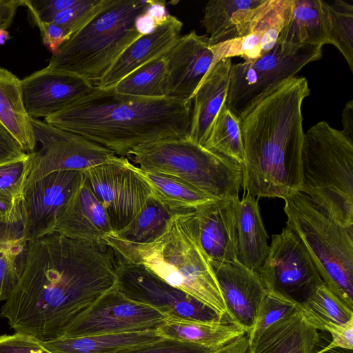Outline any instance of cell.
<instances>
[{"label":"cell","instance_id":"cell-1","mask_svg":"<svg viewBox=\"0 0 353 353\" xmlns=\"http://www.w3.org/2000/svg\"><path fill=\"white\" fill-rule=\"evenodd\" d=\"M121 263L105 240L54 233L30 241L20 278L0 316L14 333L39 342L61 338L72 322L117 285Z\"/></svg>","mask_w":353,"mask_h":353},{"label":"cell","instance_id":"cell-2","mask_svg":"<svg viewBox=\"0 0 353 353\" xmlns=\"http://www.w3.org/2000/svg\"><path fill=\"white\" fill-rule=\"evenodd\" d=\"M310 94L307 79L294 77L271 88L239 117L247 194L284 199L299 192L305 134L301 108Z\"/></svg>","mask_w":353,"mask_h":353},{"label":"cell","instance_id":"cell-3","mask_svg":"<svg viewBox=\"0 0 353 353\" xmlns=\"http://www.w3.org/2000/svg\"><path fill=\"white\" fill-rule=\"evenodd\" d=\"M192 101L122 94L94 90L44 121L79 134L128 158L139 145L189 137Z\"/></svg>","mask_w":353,"mask_h":353},{"label":"cell","instance_id":"cell-4","mask_svg":"<svg viewBox=\"0 0 353 353\" xmlns=\"http://www.w3.org/2000/svg\"><path fill=\"white\" fill-rule=\"evenodd\" d=\"M194 212L174 214L162 234L148 243H127L110 236L103 240L124 261L145 265L170 285L227 319L216 276L198 239Z\"/></svg>","mask_w":353,"mask_h":353},{"label":"cell","instance_id":"cell-5","mask_svg":"<svg viewBox=\"0 0 353 353\" xmlns=\"http://www.w3.org/2000/svg\"><path fill=\"white\" fill-rule=\"evenodd\" d=\"M299 192L323 213L353 228V140L326 121L304 134Z\"/></svg>","mask_w":353,"mask_h":353},{"label":"cell","instance_id":"cell-6","mask_svg":"<svg viewBox=\"0 0 353 353\" xmlns=\"http://www.w3.org/2000/svg\"><path fill=\"white\" fill-rule=\"evenodd\" d=\"M150 3L112 0L52 54L47 68L98 83L121 53L143 36L137 30L136 20Z\"/></svg>","mask_w":353,"mask_h":353},{"label":"cell","instance_id":"cell-7","mask_svg":"<svg viewBox=\"0 0 353 353\" xmlns=\"http://www.w3.org/2000/svg\"><path fill=\"white\" fill-rule=\"evenodd\" d=\"M286 227L299 239L325 285L353 310V228L323 213L303 194L284 199Z\"/></svg>","mask_w":353,"mask_h":353},{"label":"cell","instance_id":"cell-8","mask_svg":"<svg viewBox=\"0 0 353 353\" xmlns=\"http://www.w3.org/2000/svg\"><path fill=\"white\" fill-rule=\"evenodd\" d=\"M128 159L142 170L176 177L213 199L239 200L241 165L189 138L168 139L139 145Z\"/></svg>","mask_w":353,"mask_h":353},{"label":"cell","instance_id":"cell-9","mask_svg":"<svg viewBox=\"0 0 353 353\" xmlns=\"http://www.w3.org/2000/svg\"><path fill=\"white\" fill-rule=\"evenodd\" d=\"M322 48L303 45L274 47L263 57L231 65L225 105L238 119L256 99L278 83L294 77L307 64L321 58Z\"/></svg>","mask_w":353,"mask_h":353},{"label":"cell","instance_id":"cell-10","mask_svg":"<svg viewBox=\"0 0 353 353\" xmlns=\"http://www.w3.org/2000/svg\"><path fill=\"white\" fill-rule=\"evenodd\" d=\"M82 172L103 206L114 232L126 227L152 194L138 168L126 157L117 156Z\"/></svg>","mask_w":353,"mask_h":353},{"label":"cell","instance_id":"cell-11","mask_svg":"<svg viewBox=\"0 0 353 353\" xmlns=\"http://www.w3.org/2000/svg\"><path fill=\"white\" fill-rule=\"evenodd\" d=\"M34 136L41 148L28 153L31 168L26 186L57 171L79 170L114 159L108 148L85 137L30 118Z\"/></svg>","mask_w":353,"mask_h":353},{"label":"cell","instance_id":"cell-12","mask_svg":"<svg viewBox=\"0 0 353 353\" xmlns=\"http://www.w3.org/2000/svg\"><path fill=\"white\" fill-rule=\"evenodd\" d=\"M257 274L267 291L279 293L299 304L323 283L302 243L287 227L272 235L268 256Z\"/></svg>","mask_w":353,"mask_h":353},{"label":"cell","instance_id":"cell-13","mask_svg":"<svg viewBox=\"0 0 353 353\" xmlns=\"http://www.w3.org/2000/svg\"><path fill=\"white\" fill-rule=\"evenodd\" d=\"M117 287L129 299L154 308L165 317L208 322L227 320L142 264L122 259L117 272Z\"/></svg>","mask_w":353,"mask_h":353},{"label":"cell","instance_id":"cell-14","mask_svg":"<svg viewBox=\"0 0 353 353\" xmlns=\"http://www.w3.org/2000/svg\"><path fill=\"white\" fill-rule=\"evenodd\" d=\"M290 4L291 0H263L254 8L237 12L233 18L237 37L211 46L214 65L234 57L251 63L270 52L285 26Z\"/></svg>","mask_w":353,"mask_h":353},{"label":"cell","instance_id":"cell-15","mask_svg":"<svg viewBox=\"0 0 353 353\" xmlns=\"http://www.w3.org/2000/svg\"><path fill=\"white\" fill-rule=\"evenodd\" d=\"M165 318L154 308L129 299L116 285L72 322L62 337L155 330Z\"/></svg>","mask_w":353,"mask_h":353},{"label":"cell","instance_id":"cell-16","mask_svg":"<svg viewBox=\"0 0 353 353\" xmlns=\"http://www.w3.org/2000/svg\"><path fill=\"white\" fill-rule=\"evenodd\" d=\"M83 172H52L26 186L20 208L25 239L32 241L54 234L58 214L79 186Z\"/></svg>","mask_w":353,"mask_h":353},{"label":"cell","instance_id":"cell-17","mask_svg":"<svg viewBox=\"0 0 353 353\" xmlns=\"http://www.w3.org/2000/svg\"><path fill=\"white\" fill-rule=\"evenodd\" d=\"M94 87L79 76L47 67L21 80L26 110L31 118L37 119L63 110Z\"/></svg>","mask_w":353,"mask_h":353},{"label":"cell","instance_id":"cell-18","mask_svg":"<svg viewBox=\"0 0 353 353\" xmlns=\"http://www.w3.org/2000/svg\"><path fill=\"white\" fill-rule=\"evenodd\" d=\"M165 59L166 97L182 101H192L200 82L214 65L208 37L194 30L181 36Z\"/></svg>","mask_w":353,"mask_h":353},{"label":"cell","instance_id":"cell-19","mask_svg":"<svg viewBox=\"0 0 353 353\" xmlns=\"http://www.w3.org/2000/svg\"><path fill=\"white\" fill-rule=\"evenodd\" d=\"M211 265L226 307L227 320L248 334L267 290L257 272L237 260Z\"/></svg>","mask_w":353,"mask_h":353},{"label":"cell","instance_id":"cell-20","mask_svg":"<svg viewBox=\"0 0 353 353\" xmlns=\"http://www.w3.org/2000/svg\"><path fill=\"white\" fill-rule=\"evenodd\" d=\"M239 200L218 199L194 214L198 239L211 265L236 260V209Z\"/></svg>","mask_w":353,"mask_h":353},{"label":"cell","instance_id":"cell-21","mask_svg":"<svg viewBox=\"0 0 353 353\" xmlns=\"http://www.w3.org/2000/svg\"><path fill=\"white\" fill-rule=\"evenodd\" d=\"M183 25L178 18L168 14L152 32L129 46L96 85L101 89L112 88L136 70L165 55L181 37Z\"/></svg>","mask_w":353,"mask_h":353},{"label":"cell","instance_id":"cell-22","mask_svg":"<svg viewBox=\"0 0 353 353\" xmlns=\"http://www.w3.org/2000/svg\"><path fill=\"white\" fill-rule=\"evenodd\" d=\"M113 232L103 206L83 172L79 186L58 214L54 233L74 239L102 241Z\"/></svg>","mask_w":353,"mask_h":353},{"label":"cell","instance_id":"cell-23","mask_svg":"<svg viewBox=\"0 0 353 353\" xmlns=\"http://www.w3.org/2000/svg\"><path fill=\"white\" fill-rule=\"evenodd\" d=\"M231 59L220 60L203 78L192 99L189 139L203 146L212 123L225 104Z\"/></svg>","mask_w":353,"mask_h":353},{"label":"cell","instance_id":"cell-24","mask_svg":"<svg viewBox=\"0 0 353 353\" xmlns=\"http://www.w3.org/2000/svg\"><path fill=\"white\" fill-rule=\"evenodd\" d=\"M319 341L299 309L268 327L250 345L248 353H314Z\"/></svg>","mask_w":353,"mask_h":353},{"label":"cell","instance_id":"cell-25","mask_svg":"<svg viewBox=\"0 0 353 353\" xmlns=\"http://www.w3.org/2000/svg\"><path fill=\"white\" fill-rule=\"evenodd\" d=\"M258 199L247 194L236 209V260L247 268L258 272L265 260L270 246Z\"/></svg>","mask_w":353,"mask_h":353},{"label":"cell","instance_id":"cell-26","mask_svg":"<svg viewBox=\"0 0 353 353\" xmlns=\"http://www.w3.org/2000/svg\"><path fill=\"white\" fill-rule=\"evenodd\" d=\"M277 41L282 46L330 44L322 0H291L285 23Z\"/></svg>","mask_w":353,"mask_h":353},{"label":"cell","instance_id":"cell-27","mask_svg":"<svg viewBox=\"0 0 353 353\" xmlns=\"http://www.w3.org/2000/svg\"><path fill=\"white\" fill-rule=\"evenodd\" d=\"M161 338L198 344L219 349L247 332L227 320L219 322L201 321L166 317L155 329Z\"/></svg>","mask_w":353,"mask_h":353},{"label":"cell","instance_id":"cell-28","mask_svg":"<svg viewBox=\"0 0 353 353\" xmlns=\"http://www.w3.org/2000/svg\"><path fill=\"white\" fill-rule=\"evenodd\" d=\"M23 98L21 80L0 67V122L21 145L23 151H34L37 141Z\"/></svg>","mask_w":353,"mask_h":353},{"label":"cell","instance_id":"cell-29","mask_svg":"<svg viewBox=\"0 0 353 353\" xmlns=\"http://www.w3.org/2000/svg\"><path fill=\"white\" fill-rule=\"evenodd\" d=\"M162 339L155 330L61 337L40 343L52 353H120L133 347Z\"/></svg>","mask_w":353,"mask_h":353},{"label":"cell","instance_id":"cell-30","mask_svg":"<svg viewBox=\"0 0 353 353\" xmlns=\"http://www.w3.org/2000/svg\"><path fill=\"white\" fill-rule=\"evenodd\" d=\"M28 243L19 208L10 220L0 223V302L8 299L18 283Z\"/></svg>","mask_w":353,"mask_h":353},{"label":"cell","instance_id":"cell-31","mask_svg":"<svg viewBox=\"0 0 353 353\" xmlns=\"http://www.w3.org/2000/svg\"><path fill=\"white\" fill-rule=\"evenodd\" d=\"M138 170L149 184L152 195L174 214L194 212L201 206L218 200L176 177L139 168Z\"/></svg>","mask_w":353,"mask_h":353},{"label":"cell","instance_id":"cell-32","mask_svg":"<svg viewBox=\"0 0 353 353\" xmlns=\"http://www.w3.org/2000/svg\"><path fill=\"white\" fill-rule=\"evenodd\" d=\"M174 214L152 194L126 227L109 236L127 243H148L162 234Z\"/></svg>","mask_w":353,"mask_h":353},{"label":"cell","instance_id":"cell-33","mask_svg":"<svg viewBox=\"0 0 353 353\" xmlns=\"http://www.w3.org/2000/svg\"><path fill=\"white\" fill-rule=\"evenodd\" d=\"M263 0H212L203 9L201 20L211 46L234 39L237 32L232 19L235 14L243 9L260 4Z\"/></svg>","mask_w":353,"mask_h":353},{"label":"cell","instance_id":"cell-34","mask_svg":"<svg viewBox=\"0 0 353 353\" xmlns=\"http://www.w3.org/2000/svg\"><path fill=\"white\" fill-rule=\"evenodd\" d=\"M300 310L305 321L317 330H325L330 323L343 324L353 319L352 310L324 283L300 304Z\"/></svg>","mask_w":353,"mask_h":353},{"label":"cell","instance_id":"cell-35","mask_svg":"<svg viewBox=\"0 0 353 353\" xmlns=\"http://www.w3.org/2000/svg\"><path fill=\"white\" fill-rule=\"evenodd\" d=\"M203 147L244 165L239 121L225 104L214 119Z\"/></svg>","mask_w":353,"mask_h":353},{"label":"cell","instance_id":"cell-36","mask_svg":"<svg viewBox=\"0 0 353 353\" xmlns=\"http://www.w3.org/2000/svg\"><path fill=\"white\" fill-rule=\"evenodd\" d=\"M167 66L165 55L136 70L113 88L120 94L145 98L166 97Z\"/></svg>","mask_w":353,"mask_h":353},{"label":"cell","instance_id":"cell-37","mask_svg":"<svg viewBox=\"0 0 353 353\" xmlns=\"http://www.w3.org/2000/svg\"><path fill=\"white\" fill-rule=\"evenodd\" d=\"M322 3L330 44L341 52L353 72V6L343 0Z\"/></svg>","mask_w":353,"mask_h":353},{"label":"cell","instance_id":"cell-38","mask_svg":"<svg viewBox=\"0 0 353 353\" xmlns=\"http://www.w3.org/2000/svg\"><path fill=\"white\" fill-rule=\"evenodd\" d=\"M300 309L296 301L273 291H268L258 307L254 324L248 334L251 345L271 325Z\"/></svg>","mask_w":353,"mask_h":353},{"label":"cell","instance_id":"cell-39","mask_svg":"<svg viewBox=\"0 0 353 353\" xmlns=\"http://www.w3.org/2000/svg\"><path fill=\"white\" fill-rule=\"evenodd\" d=\"M112 1V0H77L73 6L59 12L52 22L62 27L72 36L107 8Z\"/></svg>","mask_w":353,"mask_h":353},{"label":"cell","instance_id":"cell-40","mask_svg":"<svg viewBox=\"0 0 353 353\" xmlns=\"http://www.w3.org/2000/svg\"><path fill=\"white\" fill-rule=\"evenodd\" d=\"M30 155L0 165V195L21 199L30 172Z\"/></svg>","mask_w":353,"mask_h":353},{"label":"cell","instance_id":"cell-41","mask_svg":"<svg viewBox=\"0 0 353 353\" xmlns=\"http://www.w3.org/2000/svg\"><path fill=\"white\" fill-rule=\"evenodd\" d=\"M218 349L206 347L198 344L169 339L139 345L120 353H212Z\"/></svg>","mask_w":353,"mask_h":353},{"label":"cell","instance_id":"cell-42","mask_svg":"<svg viewBox=\"0 0 353 353\" xmlns=\"http://www.w3.org/2000/svg\"><path fill=\"white\" fill-rule=\"evenodd\" d=\"M77 0H22L36 24L52 22L60 12L76 3Z\"/></svg>","mask_w":353,"mask_h":353},{"label":"cell","instance_id":"cell-43","mask_svg":"<svg viewBox=\"0 0 353 353\" xmlns=\"http://www.w3.org/2000/svg\"><path fill=\"white\" fill-rule=\"evenodd\" d=\"M0 353H52L33 338L14 333L0 336Z\"/></svg>","mask_w":353,"mask_h":353},{"label":"cell","instance_id":"cell-44","mask_svg":"<svg viewBox=\"0 0 353 353\" xmlns=\"http://www.w3.org/2000/svg\"><path fill=\"white\" fill-rule=\"evenodd\" d=\"M21 145L0 122V165L25 158Z\"/></svg>","mask_w":353,"mask_h":353},{"label":"cell","instance_id":"cell-45","mask_svg":"<svg viewBox=\"0 0 353 353\" xmlns=\"http://www.w3.org/2000/svg\"><path fill=\"white\" fill-rule=\"evenodd\" d=\"M325 331L329 332L332 337L327 347L353 350V319L343 324L330 323Z\"/></svg>","mask_w":353,"mask_h":353},{"label":"cell","instance_id":"cell-46","mask_svg":"<svg viewBox=\"0 0 353 353\" xmlns=\"http://www.w3.org/2000/svg\"><path fill=\"white\" fill-rule=\"evenodd\" d=\"M39 28L43 43L52 50V54L66 42L71 34L60 26L50 23H39Z\"/></svg>","mask_w":353,"mask_h":353},{"label":"cell","instance_id":"cell-47","mask_svg":"<svg viewBox=\"0 0 353 353\" xmlns=\"http://www.w3.org/2000/svg\"><path fill=\"white\" fill-rule=\"evenodd\" d=\"M22 5V0H0V30H6L11 26L18 8Z\"/></svg>","mask_w":353,"mask_h":353},{"label":"cell","instance_id":"cell-48","mask_svg":"<svg viewBox=\"0 0 353 353\" xmlns=\"http://www.w3.org/2000/svg\"><path fill=\"white\" fill-rule=\"evenodd\" d=\"M21 199L0 195V223L10 220L19 210Z\"/></svg>","mask_w":353,"mask_h":353},{"label":"cell","instance_id":"cell-49","mask_svg":"<svg viewBox=\"0 0 353 353\" xmlns=\"http://www.w3.org/2000/svg\"><path fill=\"white\" fill-rule=\"evenodd\" d=\"M250 344L248 334L230 342L212 353H248Z\"/></svg>","mask_w":353,"mask_h":353},{"label":"cell","instance_id":"cell-50","mask_svg":"<svg viewBox=\"0 0 353 353\" xmlns=\"http://www.w3.org/2000/svg\"><path fill=\"white\" fill-rule=\"evenodd\" d=\"M342 132L353 140V100L349 101L345 105L341 114Z\"/></svg>","mask_w":353,"mask_h":353},{"label":"cell","instance_id":"cell-51","mask_svg":"<svg viewBox=\"0 0 353 353\" xmlns=\"http://www.w3.org/2000/svg\"><path fill=\"white\" fill-rule=\"evenodd\" d=\"M158 26L155 20L147 12L141 14L136 20V28L138 32L145 35L152 32Z\"/></svg>","mask_w":353,"mask_h":353},{"label":"cell","instance_id":"cell-52","mask_svg":"<svg viewBox=\"0 0 353 353\" xmlns=\"http://www.w3.org/2000/svg\"><path fill=\"white\" fill-rule=\"evenodd\" d=\"M147 12L155 20L158 26L161 24L168 15L166 13L165 2L159 1H150Z\"/></svg>","mask_w":353,"mask_h":353},{"label":"cell","instance_id":"cell-53","mask_svg":"<svg viewBox=\"0 0 353 353\" xmlns=\"http://www.w3.org/2000/svg\"><path fill=\"white\" fill-rule=\"evenodd\" d=\"M316 353H353V350H346L341 347H326Z\"/></svg>","mask_w":353,"mask_h":353},{"label":"cell","instance_id":"cell-54","mask_svg":"<svg viewBox=\"0 0 353 353\" xmlns=\"http://www.w3.org/2000/svg\"><path fill=\"white\" fill-rule=\"evenodd\" d=\"M9 38L10 36L7 30H0V45L4 44Z\"/></svg>","mask_w":353,"mask_h":353}]
</instances>
